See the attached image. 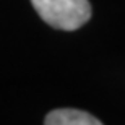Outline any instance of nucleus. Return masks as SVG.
I'll return each instance as SVG.
<instances>
[{
    "mask_svg": "<svg viewBox=\"0 0 125 125\" xmlns=\"http://www.w3.org/2000/svg\"><path fill=\"white\" fill-rule=\"evenodd\" d=\"M44 125H104L89 112L80 109H55L44 119Z\"/></svg>",
    "mask_w": 125,
    "mask_h": 125,
    "instance_id": "2",
    "label": "nucleus"
},
{
    "mask_svg": "<svg viewBox=\"0 0 125 125\" xmlns=\"http://www.w3.org/2000/svg\"><path fill=\"white\" fill-rule=\"evenodd\" d=\"M34 10L51 28L76 31L91 18L89 0H31Z\"/></svg>",
    "mask_w": 125,
    "mask_h": 125,
    "instance_id": "1",
    "label": "nucleus"
}]
</instances>
